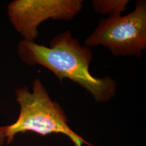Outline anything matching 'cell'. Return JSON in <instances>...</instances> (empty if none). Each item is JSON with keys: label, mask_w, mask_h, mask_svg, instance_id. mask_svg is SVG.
Listing matches in <instances>:
<instances>
[{"label": "cell", "mask_w": 146, "mask_h": 146, "mask_svg": "<svg viewBox=\"0 0 146 146\" xmlns=\"http://www.w3.org/2000/svg\"><path fill=\"white\" fill-rule=\"evenodd\" d=\"M129 2L128 0H95L92 1V5L97 13L108 14V17H111L121 15L127 9Z\"/></svg>", "instance_id": "5b68a950"}, {"label": "cell", "mask_w": 146, "mask_h": 146, "mask_svg": "<svg viewBox=\"0 0 146 146\" xmlns=\"http://www.w3.org/2000/svg\"><path fill=\"white\" fill-rule=\"evenodd\" d=\"M16 100L20 106L18 120L5 127L8 143L13 141L16 134L31 131L41 135L56 133L67 136L75 146H94L71 129L62 108L51 99L40 78L33 83V91L27 87L16 91Z\"/></svg>", "instance_id": "7a4b0ae2"}, {"label": "cell", "mask_w": 146, "mask_h": 146, "mask_svg": "<svg viewBox=\"0 0 146 146\" xmlns=\"http://www.w3.org/2000/svg\"><path fill=\"white\" fill-rule=\"evenodd\" d=\"M5 127H0V145H2L5 139Z\"/></svg>", "instance_id": "8992f818"}, {"label": "cell", "mask_w": 146, "mask_h": 146, "mask_svg": "<svg viewBox=\"0 0 146 146\" xmlns=\"http://www.w3.org/2000/svg\"><path fill=\"white\" fill-rule=\"evenodd\" d=\"M85 45H102L114 56L141 57L146 49V2L137 1L135 8L125 16L108 17L100 22L85 40Z\"/></svg>", "instance_id": "3957f363"}, {"label": "cell", "mask_w": 146, "mask_h": 146, "mask_svg": "<svg viewBox=\"0 0 146 146\" xmlns=\"http://www.w3.org/2000/svg\"><path fill=\"white\" fill-rule=\"evenodd\" d=\"M82 0H15L9 3L8 15L24 40L35 42L37 28L48 19L70 21L83 8Z\"/></svg>", "instance_id": "277c9868"}, {"label": "cell", "mask_w": 146, "mask_h": 146, "mask_svg": "<svg viewBox=\"0 0 146 146\" xmlns=\"http://www.w3.org/2000/svg\"><path fill=\"white\" fill-rule=\"evenodd\" d=\"M18 53L27 64H39L52 71L61 81L67 78L78 83L97 102H109L116 94L117 84L113 78L91 75V50L72 37L70 31L55 36L50 47L23 39L18 44Z\"/></svg>", "instance_id": "6da1fadb"}]
</instances>
